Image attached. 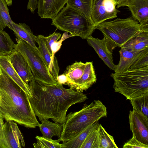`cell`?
Instances as JSON below:
<instances>
[{"label":"cell","mask_w":148,"mask_h":148,"mask_svg":"<svg viewBox=\"0 0 148 148\" xmlns=\"http://www.w3.org/2000/svg\"><path fill=\"white\" fill-rule=\"evenodd\" d=\"M61 36V34L60 33L55 32L48 36H44V39L46 45L52 56L51 49V45L54 42L57 41L60 39Z\"/></svg>","instance_id":"32"},{"label":"cell","mask_w":148,"mask_h":148,"mask_svg":"<svg viewBox=\"0 0 148 148\" xmlns=\"http://www.w3.org/2000/svg\"><path fill=\"white\" fill-rule=\"evenodd\" d=\"M52 19L51 24L59 30L83 39L91 36L96 29L91 19L68 5Z\"/></svg>","instance_id":"5"},{"label":"cell","mask_w":148,"mask_h":148,"mask_svg":"<svg viewBox=\"0 0 148 148\" xmlns=\"http://www.w3.org/2000/svg\"><path fill=\"white\" fill-rule=\"evenodd\" d=\"M7 5L4 0H0V29L2 30L8 27L14 22L9 13Z\"/></svg>","instance_id":"27"},{"label":"cell","mask_w":148,"mask_h":148,"mask_svg":"<svg viewBox=\"0 0 148 148\" xmlns=\"http://www.w3.org/2000/svg\"><path fill=\"white\" fill-rule=\"evenodd\" d=\"M57 82L62 85H65L67 82V78L64 73L58 75L57 78Z\"/></svg>","instance_id":"36"},{"label":"cell","mask_w":148,"mask_h":148,"mask_svg":"<svg viewBox=\"0 0 148 148\" xmlns=\"http://www.w3.org/2000/svg\"><path fill=\"white\" fill-rule=\"evenodd\" d=\"M8 56H0V66L20 86L28 96H30L29 89L12 66L9 60Z\"/></svg>","instance_id":"21"},{"label":"cell","mask_w":148,"mask_h":148,"mask_svg":"<svg viewBox=\"0 0 148 148\" xmlns=\"http://www.w3.org/2000/svg\"><path fill=\"white\" fill-rule=\"evenodd\" d=\"M38 0H28L27 8L32 13L37 8Z\"/></svg>","instance_id":"35"},{"label":"cell","mask_w":148,"mask_h":148,"mask_svg":"<svg viewBox=\"0 0 148 148\" xmlns=\"http://www.w3.org/2000/svg\"><path fill=\"white\" fill-rule=\"evenodd\" d=\"M85 64L83 74L75 89L82 92L90 88L97 80L92 62H87Z\"/></svg>","instance_id":"18"},{"label":"cell","mask_w":148,"mask_h":148,"mask_svg":"<svg viewBox=\"0 0 148 148\" xmlns=\"http://www.w3.org/2000/svg\"><path fill=\"white\" fill-rule=\"evenodd\" d=\"M107 109L99 100H94L90 104H85L80 110L71 112L66 115L58 142L68 141L84 130L107 116Z\"/></svg>","instance_id":"3"},{"label":"cell","mask_w":148,"mask_h":148,"mask_svg":"<svg viewBox=\"0 0 148 148\" xmlns=\"http://www.w3.org/2000/svg\"><path fill=\"white\" fill-rule=\"evenodd\" d=\"M121 47L134 51H142L148 49V32H141Z\"/></svg>","instance_id":"20"},{"label":"cell","mask_w":148,"mask_h":148,"mask_svg":"<svg viewBox=\"0 0 148 148\" xmlns=\"http://www.w3.org/2000/svg\"><path fill=\"white\" fill-rule=\"evenodd\" d=\"M114 0H93L91 19L95 25L117 17L120 11Z\"/></svg>","instance_id":"8"},{"label":"cell","mask_w":148,"mask_h":148,"mask_svg":"<svg viewBox=\"0 0 148 148\" xmlns=\"http://www.w3.org/2000/svg\"><path fill=\"white\" fill-rule=\"evenodd\" d=\"M99 148H118L113 137L109 134L102 125L98 126Z\"/></svg>","instance_id":"25"},{"label":"cell","mask_w":148,"mask_h":148,"mask_svg":"<svg viewBox=\"0 0 148 148\" xmlns=\"http://www.w3.org/2000/svg\"><path fill=\"white\" fill-rule=\"evenodd\" d=\"M23 136L17 124L12 120H8L3 127L1 148H21L25 147Z\"/></svg>","instance_id":"11"},{"label":"cell","mask_w":148,"mask_h":148,"mask_svg":"<svg viewBox=\"0 0 148 148\" xmlns=\"http://www.w3.org/2000/svg\"><path fill=\"white\" fill-rule=\"evenodd\" d=\"M147 66H148V49L142 51L129 69H140Z\"/></svg>","instance_id":"31"},{"label":"cell","mask_w":148,"mask_h":148,"mask_svg":"<svg viewBox=\"0 0 148 148\" xmlns=\"http://www.w3.org/2000/svg\"><path fill=\"white\" fill-rule=\"evenodd\" d=\"M130 102L148 118V93L130 100Z\"/></svg>","instance_id":"30"},{"label":"cell","mask_w":148,"mask_h":148,"mask_svg":"<svg viewBox=\"0 0 148 148\" xmlns=\"http://www.w3.org/2000/svg\"><path fill=\"white\" fill-rule=\"evenodd\" d=\"M17 41L14 49L20 52L26 60L34 79L45 84H56L57 82L50 73L38 49L23 40L18 39Z\"/></svg>","instance_id":"7"},{"label":"cell","mask_w":148,"mask_h":148,"mask_svg":"<svg viewBox=\"0 0 148 148\" xmlns=\"http://www.w3.org/2000/svg\"><path fill=\"white\" fill-rule=\"evenodd\" d=\"M8 58L18 75L29 89V84L34 76L26 60L20 52L14 49L8 56Z\"/></svg>","instance_id":"12"},{"label":"cell","mask_w":148,"mask_h":148,"mask_svg":"<svg viewBox=\"0 0 148 148\" xmlns=\"http://www.w3.org/2000/svg\"><path fill=\"white\" fill-rule=\"evenodd\" d=\"M123 148H148V145L144 144L137 140L132 135V138L125 143Z\"/></svg>","instance_id":"33"},{"label":"cell","mask_w":148,"mask_h":148,"mask_svg":"<svg viewBox=\"0 0 148 148\" xmlns=\"http://www.w3.org/2000/svg\"><path fill=\"white\" fill-rule=\"evenodd\" d=\"M95 28L120 47L143 32L138 21L132 16L125 19L117 18L104 21L95 25Z\"/></svg>","instance_id":"6"},{"label":"cell","mask_w":148,"mask_h":148,"mask_svg":"<svg viewBox=\"0 0 148 148\" xmlns=\"http://www.w3.org/2000/svg\"><path fill=\"white\" fill-rule=\"evenodd\" d=\"M129 116L130 129L136 138L148 145V118L134 106Z\"/></svg>","instance_id":"10"},{"label":"cell","mask_w":148,"mask_h":148,"mask_svg":"<svg viewBox=\"0 0 148 148\" xmlns=\"http://www.w3.org/2000/svg\"><path fill=\"white\" fill-rule=\"evenodd\" d=\"M114 81L113 87L127 100H132L148 93V66L129 69L111 74Z\"/></svg>","instance_id":"4"},{"label":"cell","mask_w":148,"mask_h":148,"mask_svg":"<svg viewBox=\"0 0 148 148\" xmlns=\"http://www.w3.org/2000/svg\"><path fill=\"white\" fill-rule=\"evenodd\" d=\"M142 51H132L121 47V49L119 51L120 54L119 61L118 64L116 65L114 72L120 73L128 70L140 55Z\"/></svg>","instance_id":"19"},{"label":"cell","mask_w":148,"mask_h":148,"mask_svg":"<svg viewBox=\"0 0 148 148\" xmlns=\"http://www.w3.org/2000/svg\"><path fill=\"white\" fill-rule=\"evenodd\" d=\"M85 64V63L76 61L67 67L63 73L67 78V82L65 85L75 90L83 74Z\"/></svg>","instance_id":"17"},{"label":"cell","mask_w":148,"mask_h":148,"mask_svg":"<svg viewBox=\"0 0 148 148\" xmlns=\"http://www.w3.org/2000/svg\"><path fill=\"white\" fill-rule=\"evenodd\" d=\"M99 125L89 134L84 141L81 148H99L98 136Z\"/></svg>","instance_id":"29"},{"label":"cell","mask_w":148,"mask_h":148,"mask_svg":"<svg viewBox=\"0 0 148 148\" xmlns=\"http://www.w3.org/2000/svg\"><path fill=\"white\" fill-rule=\"evenodd\" d=\"M4 118L0 114V148L1 147V141L3 137V127L4 124Z\"/></svg>","instance_id":"37"},{"label":"cell","mask_w":148,"mask_h":148,"mask_svg":"<svg viewBox=\"0 0 148 148\" xmlns=\"http://www.w3.org/2000/svg\"><path fill=\"white\" fill-rule=\"evenodd\" d=\"M8 27L14 32L18 40H23L33 47L38 48L36 45L37 36L34 35L30 27L25 23L17 24L14 22Z\"/></svg>","instance_id":"16"},{"label":"cell","mask_w":148,"mask_h":148,"mask_svg":"<svg viewBox=\"0 0 148 148\" xmlns=\"http://www.w3.org/2000/svg\"><path fill=\"white\" fill-rule=\"evenodd\" d=\"M14 45L8 34L0 29V56L9 55Z\"/></svg>","instance_id":"26"},{"label":"cell","mask_w":148,"mask_h":148,"mask_svg":"<svg viewBox=\"0 0 148 148\" xmlns=\"http://www.w3.org/2000/svg\"><path fill=\"white\" fill-rule=\"evenodd\" d=\"M116 3V8H118L126 6L129 0H114Z\"/></svg>","instance_id":"38"},{"label":"cell","mask_w":148,"mask_h":148,"mask_svg":"<svg viewBox=\"0 0 148 148\" xmlns=\"http://www.w3.org/2000/svg\"><path fill=\"white\" fill-rule=\"evenodd\" d=\"M41 122L39 127L43 137L51 139L54 136L60 137L63 129L62 124L53 123L45 119Z\"/></svg>","instance_id":"22"},{"label":"cell","mask_w":148,"mask_h":148,"mask_svg":"<svg viewBox=\"0 0 148 148\" xmlns=\"http://www.w3.org/2000/svg\"><path fill=\"white\" fill-rule=\"evenodd\" d=\"M29 85V100L36 116L40 121L45 119H51L55 123L62 124L69 108L88 99L82 92L66 88L58 82L49 84L34 77Z\"/></svg>","instance_id":"1"},{"label":"cell","mask_w":148,"mask_h":148,"mask_svg":"<svg viewBox=\"0 0 148 148\" xmlns=\"http://www.w3.org/2000/svg\"><path fill=\"white\" fill-rule=\"evenodd\" d=\"M126 6L139 22L142 31L148 32V0H129Z\"/></svg>","instance_id":"13"},{"label":"cell","mask_w":148,"mask_h":148,"mask_svg":"<svg viewBox=\"0 0 148 148\" xmlns=\"http://www.w3.org/2000/svg\"><path fill=\"white\" fill-rule=\"evenodd\" d=\"M93 1V0H67L66 3L67 5L91 19Z\"/></svg>","instance_id":"24"},{"label":"cell","mask_w":148,"mask_h":148,"mask_svg":"<svg viewBox=\"0 0 148 148\" xmlns=\"http://www.w3.org/2000/svg\"><path fill=\"white\" fill-rule=\"evenodd\" d=\"M99 124L97 121L88 127L70 140L62 143L61 148H81L89 134Z\"/></svg>","instance_id":"23"},{"label":"cell","mask_w":148,"mask_h":148,"mask_svg":"<svg viewBox=\"0 0 148 148\" xmlns=\"http://www.w3.org/2000/svg\"><path fill=\"white\" fill-rule=\"evenodd\" d=\"M67 0H38V14L42 18L53 19L60 12Z\"/></svg>","instance_id":"14"},{"label":"cell","mask_w":148,"mask_h":148,"mask_svg":"<svg viewBox=\"0 0 148 148\" xmlns=\"http://www.w3.org/2000/svg\"><path fill=\"white\" fill-rule=\"evenodd\" d=\"M86 39L88 43L93 48L104 63L110 69L114 71L116 65L113 62L112 52L117 46L104 36L102 39H100L91 35Z\"/></svg>","instance_id":"9"},{"label":"cell","mask_w":148,"mask_h":148,"mask_svg":"<svg viewBox=\"0 0 148 148\" xmlns=\"http://www.w3.org/2000/svg\"><path fill=\"white\" fill-rule=\"evenodd\" d=\"M37 142L34 143L35 148H61L62 144L59 143L57 140L36 136L35 137Z\"/></svg>","instance_id":"28"},{"label":"cell","mask_w":148,"mask_h":148,"mask_svg":"<svg viewBox=\"0 0 148 148\" xmlns=\"http://www.w3.org/2000/svg\"><path fill=\"white\" fill-rule=\"evenodd\" d=\"M70 36H65L64 34L62 37L61 40L58 41H56L53 43L51 45V49L52 52V56H55V54L60 49L62 45V42L67 38Z\"/></svg>","instance_id":"34"},{"label":"cell","mask_w":148,"mask_h":148,"mask_svg":"<svg viewBox=\"0 0 148 148\" xmlns=\"http://www.w3.org/2000/svg\"><path fill=\"white\" fill-rule=\"evenodd\" d=\"M0 114L6 121L26 127L35 128L40 124L28 95L0 66Z\"/></svg>","instance_id":"2"},{"label":"cell","mask_w":148,"mask_h":148,"mask_svg":"<svg viewBox=\"0 0 148 148\" xmlns=\"http://www.w3.org/2000/svg\"><path fill=\"white\" fill-rule=\"evenodd\" d=\"M37 36L36 43L38 50L42 57L50 73L57 82L59 75V68L57 58L53 56L47 48L44 39V36L39 35Z\"/></svg>","instance_id":"15"},{"label":"cell","mask_w":148,"mask_h":148,"mask_svg":"<svg viewBox=\"0 0 148 148\" xmlns=\"http://www.w3.org/2000/svg\"><path fill=\"white\" fill-rule=\"evenodd\" d=\"M8 6H11L12 4V0H4Z\"/></svg>","instance_id":"39"}]
</instances>
